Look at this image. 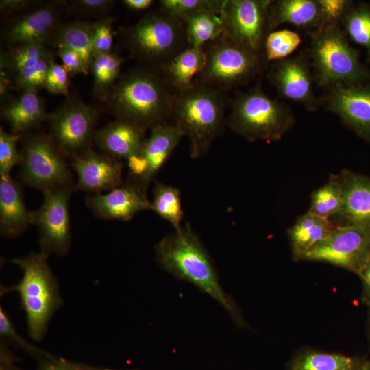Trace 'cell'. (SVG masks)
<instances>
[{"label": "cell", "mask_w": 370, "mask_h": 370, "mask_svg": "<svg viewBox=\"0 0 370 370\" xmlns=\"http://www.w3.org/2000/svg\"><path fill=\"white\" fill-rule=\"evenodd\" d=\"M289 23L310 34L328 24L321 0L272 1L269 11L270 31Z\"/></svg>", "instance_id": "22"}, {"label": "cell", "mask_w": 370, "mask_h": 370, "mask_svg": "<svg viewBox=\"0 0 370 370\" xmlns=\"http://www.w3.org/2000/svg\"><path fill=\"white\" fill-rule=\"evenodd\" d=\"M49 256L40 250L12 260L23 271L13 290L18 293L25 312L29 334L36 341L43 338L51 318L62 303L57 281L47 263Z\"/></svg>", "instance_id": "4"}, {"label": "cell", "mask_w": 370, "mask_h": 370, "mask_svg": "<svg viewBox=\"0 0 370 370\" xmlns=\"http://www.w3.org/2000/svg\"><path fill=\"white\" fill-rule=\"evenodd\" d=\"M309 35L311 66L319 86L328 88L370 80V71L360 63L340 23H328Z\"/></svg>", "instance_id": "5"}, {"label": "cell", "mask_w": 370, "mask_h": 370, "mask_svg": "<svg viewBox=\"0 0 370 370\" xmlns=\"http://www.w3.org/2000/svg\"><path fill=\"white\" fill-rule=\"evenodd\" d=\"M76 365L79 370H120L99 367H93L86 364L77 362H76Z\"/></svg>", "instance_id": "49"}, {"label": "cell", "mask_w": 370, "mask_h": 370, "mask_svg": "<svg viewBox=\"0 0 370 370\" xmlns=\"http://www.w3.org/2000/svg\"><path fill=\"white\" fill-rule=\"evenodd\" d=\"M71 166L77 176L78 189L101 193L122 183L123 164L120 160L88 148L71 156Z\"/></svg>", "instance_id": "18"}, {"label": "cell", "mask_w": 370, "mask_h": 370, "mask_svg": "<svg viewBox=\"0 0 370 370\" xmlns=\"http://www.w3.org/2000/svg\"><path fill=\"white\" fill-rule=\"evenodd\" d=\"M140 153L127 159L132 180L147 188L184 136L173 123H162L151 128Z\"/></svg>", "instance_id": "15"}, {"label": "cell", "mask_w": 370, "mask_h": 370, "mask_svg": "<svg viewBox=\"0 0 370 370\" xmlns=\"http://www.w3.org/2000/svg\"><path fill=\"white\" fill-rule=\"evenodd\" d=\"M336 227L330 219L307 212L288 229L293 257L295 260L325 239Z\"/></svg>", "instance_id": "24"}, {"label": "cell", "mask_w": 370, "mask_h": 370, "mask_svg": "<svg viewBox=\"0 0 370 370\" xmlns=\"http://www.w3.org/2000/svg\"><path fill=\"white\" fill-rule=\"evenodd\" d=\"M206 61L204 47H185L177 53L164 67L165 80L177 91L194 86L193 77L203 70Z\"/></svg>", "instance_id": "26"}, {"label": "cell", "mask_w": 370, "mask_h": 370, "mask_svg": "<svg viewBox=\"0 0 370 370\" xmlns=\"http://www.w3.org/2000/svg\"><path fill=\"white\" fill-rule=\"evenodd\" d=\"M21 135L10 134L0 128V175H10L12 168L21 164L22 155L17 149Z\"/></svg>", "instance_id": "37"}, {"label": "cell", "mask_w": 370, "mask_h": 370, "mask_svg": "<svg viewBox=\"0 0 370 370\" xmlns=\"http://www.w3.org/2000/svg\"><path fill=\"white\" fill-rule=\"evenodd\" d=\"M367 295H368V297H369V301L370 302V290L367 291Z\"/></svg>", "instance_id": "51"}, {"label": "cell", "mask_w": 370, "mask_h": 370, "mask_svg": "<svg viewBox=\"0 0 370 370\" xmlns=\"http://www.w3.org/2000/svg\"><path fill=\"white\" fill-rule=\"evenodd\" d=\"M155 252L162 269L211 297L238 326L245 325L234 301L221 287L209 254L189 223L162 238L155 245Z\"/></svg>", "instance_id": "1"}, {"label": "cell", "mask_w": 370, "mask_h": 370, "mask_svg": "<svg viewBox=\"0 0 370 370\" xmlns=\"http://www.w3.org/2000/svg\"><path fill=\"white\" fill-rule=\"evenodd\" d=\"M146 189L134 181L122 183L106 193L88 196L86 204L100 218L127 221L141 211L151 210Z\"/></svg>", "instance_id": "17"}, {"label": "cell", "mask_w": 370, "mask_h": 370, "mask_svg": "<svg viewBox=\"0 0 370 370\" xmlns=\"http://www.w3.org/2000/svg\"><path fill=\"white\" fill-rule=\"evenodd\" d=\"M292 370H359V366L342 354L309 352L295 361Z\"/></svg>", "instance_id": "33"}, {"label": "cell", "mask_w": 370, "mask_h": 370, "mask_svg": "<svg viewBox=\"0 0 370 370\" xmlns=\"http://www.w3.org/2000/svg\"><path fill=\"white\" fill-rule=\"evenodd\" d=\"M113 37L112 18H103L93 23V56L96 54L112 52Z\"/></svg>", "instance_id": "40"}, {"label": "cell", "mask_w": 370, "mask_h": 370, "mask_svg": "<svg viewBox=\"0 0 370 370\" xmlns=\"http://www.w3.org/2000/svg\"><path fill=\"white\" fill-rule=\"evenodd\" d=\"M145 131L131 121L117 118L95 131L94 140L105 153L127 160L141 151L146 140Z\"/></svg>", "instance_id": "21"}, {"label": "cell", "mask_w": 370, "mask_h": 370, "mask_svg": "<svg viewBox=\"0 0 370 370\" xmlns=\"http://www.w3.org/2000/svg\"><path fill=\"white\" fill-rule=\"evenodd\" d=\"M123 57L112 52L93 56L90 69L93 75V91L97 96L104 97L120 75Z\"/></svg>", "instance_id": "31"}, {"label": "cell", "mask_w": 370, "mask_h": 370, "mask_svg": "<svg viewBox=\"0 0 370 370\" xmlns=\"http://www.w3.org/2000/svg\"><path fill=\"white\" fill-rule=\"evenodd\" d=\"M343 190L338 174H330L328 182L311 195L308 212L317 216L332 219L341 212Z\"/></svg>", "instance_id": "30"}, {"label": "cell", "mask_w": 370, "mask_h": 370, "mask_svg": "<svg viewBox=\"0 0 370 370\" xmlns=\"http://www.w3.org/2000/svg\"><path fill=\"white\" fill-rule=\"evenodd\" d=\"M57 52L62 60V65L69 74L88 73V70L77 52L66 47H59Z\"/></svg>", "instance_id": "43"}, {"label": "cell", "mask_w": 370, "mask_h": 370, "mask_svg": "<svg viewBox=\"0 0 370 370\" xmlns=\"http://www.w3.org/2000/svg\"><path fill=\"white\" fill-rule=\"evenodd\" d=\"M123 36L135 58L162 67L184 49L182 44L186 42L184 22L161 10L145 15Z\"/></svg>", "instance_id": "7"}, {"label": "cell", "mask_w": 370, "mask_h": 370, "mask_svg": "<svg viewBox=\"0 0 370 370\" xmlns=\"http://www.w3.org/2000/svg\"><path fill=\"white\" fill-rule=\"evenodd\" d=\"M62 5L58 1L47 3L11 21L3 33L9 49L29 43L45 45L59 26Z\"/></svg>", "instance_id": "19"}, {"label": "cell", "mask_w": 370, "mask_h": 370, "mask_svg": "<svg viewBox=\"0 0 370 370\" xmlns=\"http://www.w3.org/2000/svg\"><path fill=\"white\" fill-rule=\"evenodd\" d=\"M114 3L110 0H75L70 1V8L84 16H101L112 9Z\"/></svg>", "instance_id": "42"}, {"label": "cell", "mask_w": 370, "mask_h": 370, "mask_svg": "<svg viewBox=\"0 0 370 370\" xmlns=\"http://www.w3.org/2000/svg\"><path fill=\"white\" fill-rule=\"evenodd\" d=\"M0 370H21L14 365L12 356L2 345L1 346Z\"/></svg>", "instance_id": "46"}, {"label": "cell", "mask_w": 370, "mask_h": 370, "mask_svg": "<svg viewBox=\"0 0 370 370\" xmlns=\"http://www.w3.org/2000/svg\"><path fill=\"white\" fill-rule=\"evenodd\" d=\"M51 55L38 62L34 66L24 69L16 75V86L24 90H36L44 87L45 80L51 62Z\"/></svg>", "instance_id": "38"}, {"label": "cell", "mask_w": 370, "mask_h": 370, "mask_svg": "<svg viewBox=\"0 0 370 370\" xmlns=\"http://www.w3.org/2000/svg\"><path fill=\"white\" fill-rule=\"evenodd\" d=\"M20 172L23 182L43 192L71 186V175L64 155L50 136L35 134L23 143Z\"/></svg>", "instance_id": "9"}, {"label": "cell", "mask_w": 370, "mask_h": 370, "mask_svg": "<svg viewBox=\"0 0 370 370\" xmlns=\"http://www.w3.org/2000/svg\"><path fill=\"white\" fill-rule=\"evenodd\" d=\"M341 25L347 37L364 47L370 56V6L352 4L341 20Z\"/></svg>", "instance_id": "32"}, {"label": "cell", "mask_w": 370, "mask_h": 370, "mask_svg": "<svg viewBox=\"0 0 370 370\" xmlns=\"http://www.w3.org/2000/svg\"><path fill=\"white\" fill-rule=\"evenodd\" d=\"M39 361L37 370H79L76 362L57 358L51 354Z\"/></svg>", "instance_id": "44"}, {"label": "cell", "mask_w": 370, "mask_h": 370, "mask_svg": "<svg viewBox=\"0 0 370 370\" xmlns=\"http://www.w3.org/2000/svg\"><path fill=\"white\" fill-rule=\"evenodd\" d=\"M224 111L221 91L210 86L197 84L174 94V124L188 138L192 158L203 156L221 133Z\"/></svg>", "instance_id": "3"}, {"label": "cell", "mask_w": 370, "mask_h": 370, "mask_svg": "<svg viewBox=\"0 0 370 370\" xmlns=\"http://www.w3.org/2000/svg\"><path fill=\"white\" fill-rule=\"evenodd\" d=\"M2 114L12 132L20 135L47 117L44 102L36 90L23 91L19 97L5 106Z\"/></svg>", "instance_id": "25"}, {"label": "cell", "mask_w": 370, "mask_h": 370, "mask_svg": "<svg viewBox=\"0 0 370 370\" xmlns=\"http://www.w3.org/2000/svg\"><path fill=\"white\" fill-rule=\"evenodd\" d=\"M338 175L343 205L332 221L336 226L354 225L370 231V177L346 169Z\"/></svg>", "instance_id": "20"}, {"label": "cell", "mask_w": 370, "mask_h": 370, "mask_svg": "<svg viewBox=\"0 0 370 370\" xmlns=\"http://www.w3.org/2000/svg\"><path fill=\"white\" fill-rule=\"evenodd\" d=\"M151 210L167 221L174 230L180 228L184 211L180 190L173 186L156 181Z\"/></svg>", "instance_id": "29"}, {"label": "cell", "mask_w": 370, "mask_h": 370, "mask_svg": "<svg viewBox=\"0 0 370 370\" xmlns=\"http://www.w3.org/2000/svg\"><path fill=\"white\" fill-rule=\"evenodd\" d=\"M321 105L370 143V84H337L327 88Z\"/></svg>", "instance_id": "14"}, {"label": "cell", "mask_w": 370, "mask_h": 370, "mask_svg": "<svg viewBox=\"0 0 370 370\" xmlns=\"http://www.w3.org/2000/svg\"><path fill=\"white\" fill-rule=\"evenodd\" d=\"M160 10L184 22L188 16L201 11H222L225 1L217 0H162Z\"/></svg>", "instance_id": "36"}, {"label": "cell", "mask_w": 370, "mask_h": 370, "mask_svg": "<svg viewBox=\"0 0 370 370\" xmlns=\"http://www.w3.org/2000/svg\"><path fill=\"white\" fill-rule=\"evenodd\" d=\"M310 67L307 59L301 56L288 57L273 66L270 80L282 97L314 112L321 105L313 90L314 78Z\"/></svg>", "instance_id": "16"}, {"label": "cell", "mask_w": 370, "mask_h": 370, "mask_svg": "<svg viewBox=\"0 0 370 370\" xmlns=\"http://www.w3.org/2000/svg\"><path fill=\"white\" fill-rule=\"evenodd\" d=\"M169 85L151 69L139 68L121 76L105 98L117 118L134 122L145 130L172 114L174 94Z\"/></svg>", "instance_id": "2"}, {"label": "cell", "mask_w": 370, "mask_h": 370, "mask_svg": "<svg viewBox=\"0 0 370 370\" xmlns=\"http://www.w3.org/2000/svg\"><path fill=\"white\" fill-rule=\"evenodd\" d=\"M0 334L1 337L9 340L18 347L34 356L38 360L51 355L48 352L35 347L23 338L16 331L10 318L1 306L0 307Z\"/></svg>", "instance_id": "39"}, {"label": "cell", "mask_w": 370, "mask_h": 370, "mask_svg": "<svg viewBox=\"0 0 370 370\" xmlns=\"http://www.w3.org/2000/svg\"><path fill=\"white\" fill-rule=\"evenodd\" d=\"M295 122L290 108L272 99L260 86L240 93L234 99L229 126L249 141L280 140Z\"/></svg>", "instance_id": "6"}, {"label": "cell", "mask_w": 370, "mask_h": 370, "mask_svg": "<svg viewBox=\"0 0 370 370\" xmlns=\"http://www.w3.org/2000/svg\"><path fill=\"white\" fill-rule=\"evenodd\" d=\"M369 256L370 231L358 226L340 225L299 260L327 262L359 275Z\"/></svg>", "instance_id": "11"}, {"label": "cell", "mask_w": 370, "mask_h": 370, "mask_svg": "<svg viewBox=\"0 0 370 370\" xmlns=\"http://www.w3.org/2000/svg\"><path fill=\"white\" fill-rule=\"evenodd\" d=\"M93 23L73 21L59 25L51 40L59 47H66L77 52L89 71L93 59Z\"/></svg>", "instance_id": "27"}, {"label": "cell", "mask_w": 370, "mask_h": 370, "mask_svg": "<svg viewBox=\"0 0 370 370\" xmlns=\"http://www.w3.org/2000/svg\"><path fill=\"white\" fill-rule=\"evenodd\" d=\"M122 2L127 8L133 10L147 9L153 3L151 0H124Z\"/></svg>", "instance_id": "47"}, {"label": "cell", "mask_w": 370, "mask_h": 370, "mask_svg": "<svg viewBox=\"0 0 370 370\" xmlns=\"http://www.w3.org/2000/svg\"><path fill=\"white\" fill-rule=\"evenodd\" d=\"M98 111L77 95H69L47 115L51 138L64 155L72 156L90 147Z\"/></svg>", "instance_id": "10"}, {"label": "cell", "mask_w": 370, "mask_h": 370, "mask_svg": "<svg viewBox=\"0 0 370 370\" xmlns=\"http://www.w3.org/2000/svg\"><path fill=\"white\" fill-rule=\"evenodd\" d=\"M222 11L206 10L184 19L186 42L190 47H204L223 36Z\"/></svg>", "instance_id": "28"}, {"label": "cell", "mask_w": 370, "mask_h": 370, "mask_svg": "<svg viewBox=\"0 0 370 370\" xmlns=\"http://www.w3.org/2000/svg\"><path fill=\"white\" fill-rule=\"evenodd\" d=\"M69 73L62 64L53 60L45 80L44 87L51 93L68 95Z\"/></svg>", "instance_id": "41"}, {"label": "cell", "mask_w": 370, "mask_h": 370, "mask_svg": "<svg viewBox=\"0 0 370 370\" xmlns=\"http://www.w3.org/2000/svg\"><path fill=\"white\" fill-rule=\"evenodd\" d=\"M52 55L45 45L29 43L10 48L6 58L7 65L16 73L30 68L42 59Z\"/></svg>", "instance_id": "35"}, {"label": "cell", "mask_w": 370, "mask_h": 370, "mask_svg": "<svg viewBox=\"0 0 370 370\" xmlns=\"http://www.w3.org/2000/svg\"><path fill=\"white\" fill-rule=\"evenodd\" d=\"M212 42L206 51L205 66L199 73L201 84L220 91L244 84L260 72L261 53L224 36Z\"/></svg>", "instance_id": "8"}, {"label": "cell", "mask_w": 370, "mask_h": 370, "mask_svg": "<svg viewBox=\"0 0 370 370\" xmlns=\"http://www.w3.org/2000/svg\"><path fill=\"white\" fill-rule=\"evenodd\" d=\"M301 42V36L295 31L281 29L268 33L263 51L267 60H282L288 56Z\"/></svg>", "instance_id": "34"}, {"label": "cell", "mask_w": 370, "mask_h": 370, "mask_svg": "<svg viewBox=\"0 0 370 370\" xmlns=\"http://www.w3.org/2000/svg\"><path fill=\"white\" fill-rule=\"evenodd\" d=\"M359 370H370V362H367L360 365Z\"/></svg>", "instance_id": "50"}, {"label": "cell", "mask_w": 370, "mask_h": 370, "mask_svg": "<svg viewBox=\"0 0 370 370\" xmlns=\"http://www.w3.org/2000/svg\"><path fill=\"white\" fill-rule=\"evenodd\" d=\"M32 3L28 0H1V10L5 13H13L25 9Z\"/></svg>", "instance_id": "45"}, {"label": "cell", "mask_w": 370, "mask_h": 370, "mask_svg": "<svg viewBox=\"0 0 370 370\" xmlns=\"http://www.w3.org/2000/svg\"><path fill=\"white\" fill-rule=\"evenodd\" d=\"M71 186H63L44 193L40 207L32 212V224L39 231L41 251L65 254L71 244L69 198Z\"/></svg>", "instance_id": "13"}, {"label": "cell", "mask_w": 370, "mask_h": 370, "mask_svg": "<svg viewBox=\"0 0 370 370\" xmlns=\"http://www.w3.org/2000/svg\"><path fill=\"white\" fill-rule=\"evenodd\" d=\"M359 277L363 282L367 292L370 290V256L365 267L359 275Z\"/></svg>", "instance_id": "48"}, {"label": "cell", "mask_w": 370, "mask_h": 370, "mask_svg": "<svg viewBox=\"0 0 370 370\" xmlns=\"http://www.w3.org/2000/svg\"><path fill=\"white\" fill-rule=\"evenodd\" d=\"M272 1L225 0L222 9L223 36L261 53L270 32L269 11Z\"/></svg>", "instance_id": "12"}, {"label": "cell", "mask_w": 370, "mask_h": 370, "mask_svg": "<svg viewBox=\"0 0 370 370\" xmlns=\"http://www.w3.org/2000/svg\"><path fill=\"white\" fill-rule=\"evenodd\" d=\"M32 224V212L25 205L21 186L10 175H0V230L2 235L14 237Z\"/></svg>", "instance_id": "23"}]
</instances>
